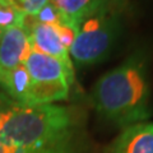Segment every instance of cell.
<instances>
[{"mask_svg": "<svg viewBox=\"0 0 153 153\" xmlns=\"http://www.w3.org/2000/svg\"><path fill=\"white\" fill-rule=\"evenodd\" d=\"M78 128L69 106L16 105L0 111V139L19 153H78Z\"/></svg>", "mask_w": 153, "mask_h": 153, "instance_id": "cell-1", "label": "cell"}, {"mask_svg": "<svg viewBox=\"0 0 153 153\" xmlns=\"http://www.w3.org/2000/svg\"><path fill=\"white\" fill-rule=\"evenodd\" d=\"M149 96L146 56L137 52L94 83L91 101L102 117L126 128L151 116Z\"/></svg>", "mask_w": 153, "mask_h": 153, "instance_id": "cell-2", "label": "cell"}, {"mask_svg": "<svg viewBox=\"0 0 153 153\" xmlns=\"http://www.w3.org/2000/svg\"><path fill=\"white\" fill-rule=\"evenodd\" d=\"M126 8V0H106L80 22L69 50L76 65L97 64L111 54L121 35Z\"/></svg>", "mask_w": 153, "mask_h": 153, "instance_id": "cell-3", "label": "cell"}, {"mask_svg": "<svg viewBox=\"0 0 153 153\" xmlns=\"http://www.w3.org/2000/svg\"><path fill=\"white\" fill-rule=\"evenodd\" d=\"M25 65L32 82L28 106L51 105L68 98L70 84L74 82V69L36 50H31Z\"/></svg>", "mask_w": 153, "mask_h": 153, "instance_id": "cell-4", "label": "cell"}, {"mask_svg": "<svg viewBox=\"0 0 153 153\" xmlns=\"http://www.w3.org/2000/svg\"><path fill=\"white\" fill-rule=\"evenodd\" d=\"M23 28L28 33L32 50L56 57L61 63H64L68 68L74 69V64L70 59L69 51L61 44L59 35L56 32V28L54 26L38 23L36 17L26 16L25 14Z\"/></svg>", "mask_w": 153, "mask_h": 153, "instance_id": "cell-5", "label": "cell"}, {"mask_svg": "<svg viewBox=\"0 0 153 153\" xmlns=\"http://www.w3.org/2000/svg\"><path fill=\"white\" fill-rule=\"evenodd\" d=\"M31 50L28 33L22 26L5 30L0 38V70H9L25 64Z\"/></svg>", "mask_w": 153, "mask_h": 153, "instance_id": "cell-6", "label": "cell"}, {"mask_svg": "<svg viewBox=\"0 0 153 153\" xmlns=\"http://www.w3.org/2000/svg\"><path fill=\"white\" fill-rule=\"evenodd\" d=\"M110 153H153V123L126 126L112 143Z\"/></svg>", "mask_w": 153, "mask_h": 153, "instance_id": "cell-7", "label": "cell"}, {"mask_svg": "<svg viewBox=\"0 0 153 153\" xmlns=\"http://www.w3.org/2000/svg\"><path fill=\"white\" fill-rule=\"evenodd\" d=\"M31 85V76L25 64L9 70H0V87L19 106H28Z\"/></svg>", "mask_w": 153, "mask_h": 153, "instance_id": "cell-8", "label": "cell"}, {"mask_svg": "<svg viewBox=\"0 0 153 153\" xmlns=\"http://www.w3.org/2000/svg\"><path fill=\"white\" fill-rule=\"evenodd\" d=\"M60 12L63 22L78 30L85 17L101 7L106 0H51Z\"/></svg>", "mask_w": 153, "mask_h": 153, "instance_id": "cell-9", "label": "cell"}, {"mask_svg": "<svg viewBox=\"0 0 153 153\" xmlns=\"http://www.w3.org/2000/svg\"><path fill=\"white\" fill-rule=\"evenodd\" d=\"M25 21V13L8 4H0V30L3 32L14 26H22Z\"/></svg>", "mask_w": 153, "mask_h": 153, "instance_id": "cell-10", "label": "cell"}, {"mask_svg": "<svg viewBox=\"0 0 153 153\" xmlns=\"http://www.w3.org/2000/svg\"><path fill=\"white\" fill-rule=\"evenodd\" d=\"M36 19L38 23L49 25V26H57V25H60V23H64L60 12L57 10V8L54 5L52 1H49L38 12V14L36 16Z\"/></svg>", "mask_w": 153, "mask_h": 153, "instance_id": "cell-11", "label": "cell"}, {"mask_svg": "<svg viewBox=\"0 0 153 153\" xmlns=\"http://www.w3.org/2000/svg\"><path fill=\"white\" fill-rule=\"evenodd\" d=\"M54 27L56 28V32H57V35H59V38H60L63 46L69 51L70 47L73 46L74 41H75L78 30L74 28V27H71V26H69V25H66V23H60V25L54 26Z\"/></svg>", "mask_w": 153, "mask_h": 153, "instance_id": "cell-12", "label": "cell"}, {"mask_svg": "<svg viewBox=\"0 0 153 153\" xmlns=\"http://www.w3.org/2000/svg\"><path fill=\"white\" fill-rule=\"evenodd\" d=\"M51 0H22V7L21 10L26 14V16L36 17L38 12Z\"/></svg>", "mask_w": 153, "mask_h": 153, "instance_id": "cell-13", "label": "cell"}, {"mask_svg": "<svg viewBox=\"0 0 153 153\" xmlns=\"http://www.w3.org/2000/svg\"><path fill=\"white\" fill-rule=\"evenodd\" d=\"M0 153H19V152H17L14 148L9 147L8 144H5V143L0 139Z\"/></svg>", "mask_w": 153, "mask_h": 153, "instance_id": "cell-14", "label": "cell"}, {"mask_svg": "<svg viewBox=\"0 0 153 153\" xmlns=\"http://www.w3.org/2000/svg\"><path fill=\"white\" fill-rule=\"evenodd\" d=\"M0 4H8V5H12L14 8H17L21 10L22 7V0H0Z\"/></svg>", "mask_w": 153, "mask_h": 153, "instance_id": "cell-15", "label": "cell"}, {"mask_svg": "<svg viewBox=\"0 0 153 153\" xmlns=\"http://www.w3.org/2000/svg\"><path fill=\"white\" fill-rule=\"evenodd\" d=\"M1 36H3V30H0V38H1Z\"/></svg>", "mask_w": 153, "mask_h": 153, "instance_id": "cell-16", "label": "cell"}]
</instances>
